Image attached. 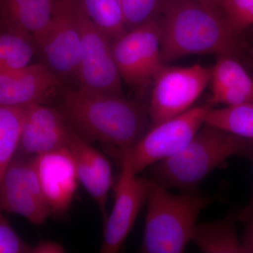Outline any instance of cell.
<instances>
[{
  "label": "cell",
  "instance_id": "1",
  "mask_svg": "<svg viewBox=\"0 0 253 253\" xmlns=\"http://www.w3.org/2000/svg\"><path fill=\"white\" fill-rule=\"evenodd\" d=\"M59 111L75 130L88 141H99L124 151L142 137L151 126L148 110L123 96L68 87Z\"/></svg>",
  "mask_w": 253,
  "mask_h": 253
},
{
  "label": "cell",
  "instance_id": "2",
  "mask_svg": "<svg viewBox=\"0 0 253 253\" xmlns=\"http://www.w3.org/2000/svg\"><path fill=\"white\" fill-rule=\"evenodd\" d=\"M161 26V59L165 65L194 54L233 55L242 42L231 31L221 10L197 0H165Z\"/></svg>",
  "mask_w": 253,
  "mask_h": 253
},
{
  "label": "cell",
  "instance_id": "3",
  "mask_svg": "<svg viewBox=\"0 0 253 253\" xmlns=\"http://www.w3.org/2000/svg\"><path fill=\"white\" fill-rule=\"evenodd\" d=\"M253 150L252 139L204 123L179 152L149 168V179L167 189L196 192L205 178L229 158H248Z\"/></svg>",
  "mask_w": 253,
  "mask_h": 253
},
{
  "label": "cell",
  "instance_id": "4",
  "mask_svg": "<svg viewBox=\"0 0 253 253\" xmlns=\"http://www.w3.org/2000/svg\"><path fill=\"white\" fill-rule=\"evenodd\" d=\"M214 201V196L196 192L172 194L150 179L141 252H184L192 241L200 214Z\"/></svg>",
  "mask_w": 253,
  "mask_h": 253
},
{
  "label": "cell",
  "instance_id": "5",
  "mask_svg": "<svg viewBox=\"0 0 253 253\" xmlns=\"http://www.w3.org/2000/svg\"><path fill=\"white\" fill-rule=\"evenodd\" d=\"M208 104L194 106L178 116L150 126L136 144L121 151L122 160L136 174L179 152L205 123Z\"/></svg>",
  "mask_w": 253,
  "mask_h": 253
},
{
  "label": "cell",
  "instance_id": "6",
  "mask_svg": "<svg viewBox=\"0 0 253 253\" xmlns=\"http://www.w3.org/2000/svg\"><path fill=\"white\" fill-rule=\"evenodd\" d=\"M76 14L81 38L78 87L91 92L123 96L122 78L115 61L112 40L91 21L77 0Z\"/></svg>",
  "mask_w": 253,
  "mask_h": 253
},
{
  "label": "cell",
  "instance_id": "7",
  "mask_svg": "<svg viewBox=\"0 0 253 253\" xmlns=\"http://www.w3.org/2000/svg\"><path fill=\"white\" fill-rule=\"evenodd\" d=\"M211 79V68L201 65L188 67L164 65L152 81L148 109L151 126L192 108Z\"/></svg>",
  "mask_w": 253,
  "mask_h": 253
},
{
  "label": "cell",
  "instance_id": "8",
  "mask_svg": "<svg viewBox=\"0 0 253 253\" xmlns=\"http://www.w3.org/2000/svg\"><path fill=\"white\" fill-rule=\"evenodd\" d=\"M76 0H56L50 22L36 42L60 81L79 82L81 38Z\"/></svg>",
  "mask_w": 253,
  "mask_h": 253
},
{
  "label": "cell",
  "instance_id": "9",
  "mask_svg": "<svg viewBox=\"0 0 253 253\" xmlns=\"http://www.w3.org/2000/svg\"><path fill=\"white\" fill-rule=\"evenodd\" d=\"M161 41L158 18L113 40V55L122 80L135 86L152 83L156 73L165 65L161 59Z\"/></svg>",
  "mask_w": 253,
  "mask_h": 253
},
{
  "label": "cell",
  "instance_id": "10",
  "mask_svg": "<svg viewBox=\"0 0 253 253\" xmlns=\"http://www.w3.org/2000/svg\"><path fill=\"white\" fill-rule=\"evenodd\" d=\"M0 209L35 224H42L51 214L33 160L15 156L10 163L0 185Z\"/></svg>",
  "mask_w": 253,
  "mask_h": 253
},
{
  "label": "cell",
  "instance_id": "11",
  "mask_svg": "<svg viewBox=\"0 0 253 253\" xmlns=\"http://www.w3.org/2000/svg\"><path fill=\"white\" fill-rule=\"evenodd\" d=\"M150 179L141 177L122 160V171L116 184L112 211L105 220L101 253H118L129 235L146 203Z\"/></svg>",
  "mask_w": 253,
  "mask_h": 253
},
{
  "label": "cell",
  "instance_id": "12",
  "mask_svg": "<svg viewBox=\"0 0 253 253\" xmlns=\"http://www.w3.org/2000/svg\"><path fill=\"white\" fill-rule=\"evenodd\" d=\"M32 160L51 214H64L71 207L79 183L71 151L64 146Z\"/></svg>",
  "mask_w": 253,
  "mask_h": 253
},
{
  "label": "cell",
  "instance_id": "13",
  "mask_svg": "<svg viewBox=\"0 0 253 253\" xmlns=\"http://www.w3.org/2000/svg\"><path fill=\"white\" fill-rule=\"evenodd\" d=\"M72 126L59 111L41 104L28 106L18 151L38 156L67 146Z\"/></svg>",
  "mask_w": 253,
  "mask_h": 253
},
{
  "label": "cell",
  "instance_id": "14",
  "mask_svg": "<svg viewBox=\"0 0 253 253\" xmlns=\"http://www.w3.org/2000/svg\"><path fill=\"white\" fill-rule=\"evenodd\" d=\"M61 85L46 64L37 63L0 73V105L22 107L41 103Z\"/></svg>",
  "mask_w": 253,
  "mask_h": 253
},
{
  "label": "cell",
  "instance_id": "15",
  "mask_svg": "<svg viewBox=\"0 0 253 253\" xmlns=\"http://www.w3.org/2000/svg\"><path fill=\"white\" fill-rule=\"evenodd\" d=\"M67 147L74 160L79 182L98 204L106 220V203L113 181L111 163L73 126L68 136Z\"/></svg>",
  "mask_w": 253,
  "mask_h": 253
},
{
  "label": "cell",
  "instance_id": "16",
  "mask_svg": "<svg viewBox=\"0 0 253 253\" xmlns=\"http://www.w3.org/2000/svg\"><path fill=\"white\" fill-rule=\"evenodd\" d=\"M208 104L225 106L253 102V77L233 55H220L211 68Z\"/></svg>",
  "mask_w": 253,
  "mask_h": 253
},
{
  "label": "cell",
  "instance_id": "17",
  "mask_svg": "<svg viewBox=\"0 0 253 253\" xmlns=\"http://www.w3.org/2000/svg\"><path fill=\"white\" fill-rule=\"evenodd\" d=\"M239 214L232 211L218 220L197 224L191 241L201 253H243L236 230Z\"/></svg>",
  "mask_w": 253,
  "mask_h": 253
},
{
  "label": "cell",
  "instance_id": "18",
  "mask_svg": "<svg viewBox=\"0 0 253 253\" xmlns=\"http://www.w3.org/2000/svg\"><path fill=\"white\" fill-rule=\"evenodd\" d=\"M28 106L0 105V185L8 166L18 151Z\"/></svg>",
  "mask_w": 253,
  "mask_h": 253
},
{
  "label": "cell",
  "instance_id": "19",
  "mask_svg": "<svg viewBox=\"0 0 253 253\" xmlns=\"http://www.w3.org/2000/svg\"><path fill=\"white\" fill-rule=\"evenodd\" d=\"M55 2L56 0H28L5 21L9 28L24 32L36 42L50 22Z\"/></svg>",
  "mask_w": 253,
  "mask_h": 253
},
{
  "label": "cell",
  "instance_id": "20",
  "mask_svg": "<svg viewBox=\"0 0 253 253\" xmlns=\"http://www.w3.org/2000/svg\"><path fill=\"white\" fill-rule=\"evenodd\" d=\"M32 40L29 35L14 28L0 33V73L30 65L35 54Z\"/></svg>",
  "mask_w": 253,
  "mask_h": 253
},
{
  "label": "cell",
  "instance_id": "21",
  "mask_svg": "<svg viewBox=\"0 0 253 253\" xmlns=\"http://www.w3.org/2000/svg\"><path fill=\"white\" fill-rule=\"evenodd\" d=\"M205 123L253 140V102L219 109L211 108L206 113Z\"/></svg>",
  "mask_w": 253,
  "mask_h": 253
},
{
  "label": "cell",
  "instance_id": "22",
  "mask_svg": "<svg viewBox=\"0 0 253 253\" xmlns=\"http://www.w3.org/2000/svg\"><path fill=\"white\" fill-rule=\"evenodd\" d=\"M81 2L88 17L112 41L126 32L121 0H82Z\"/></svg>",
  "mask_w": 253,
  "mask_h": 253
},
{
  "label": "cell",
  "instance_id": "23",
  "mask_svg": "<svg viewBox=\"0 0 253 253\" xmlns=\"http://www.w3.org/2000/svg\"><path fill=\"white\" fill-rule=\"evenodd\" d=\"M126 31L157 19L165 0H121Z\"/></svg>",
  "mask_w": 253,
  "mask_h": 253
},
{
  "label": "cell",
  "instance_id": "24",
  "mask_svg": "<svg viewBox=\"0 0 253 253\" xmlns=\"http://www.w3.org/2000/svg\"><path fill=\"white\" fill-rule=\"evenodd\" d=\"M231 31L241 36L253 25V0H219Z\"/></svg>",
  "mask_w": 253,
  "mask_h": 253
},
{
  "label": "cell",
  "instance_id": "25",
  "mask_svg": "<svg viewBox=\"0 0 253 253\" xmlns=\"http://www.w3.org/2000/svg\"><path fill=\"white\" fill-rule=\"evenodd\" d=\"M32 249L16 234L0 209V253H32Z\"/></svg>",
  "mask_w": 253,
  "mask_h": 253
},
{
  "label": "cell",
  "instance_id": "26",
  "mask_svg": "<svg viewBox=\"0 0 253 253\" xmlns=\"http://www.w3.org/2000/svg\"><path fill=\"white\" fill-rule=\"evenodd\" d=\"M245 221H247V226L241 240L243 253H253V210Z\"/></svg>",
  "mask_w": 253,
  "mask_h": 253
},
{
  "label": "cell",
  "instance_id": "27",
  "mask_svg": "<svg viewBox=\"0 0 253 253\" xmlns=\"http://www.w3.org/2000/svg\"><path fill=\"white\" fill-rule=\"evenodd\" d=\"M27 1L28 0H0V13L4 21Z\"/></svg>",
  "mask_w": 253,
  "mask_h": 253
},
{
  "label": "cell",
  "instance_id": "28",
  "mask_svg": "<svg viewBox=\"0 0 253 253\" xmlns=\"http://www.w3.org/2000/svg\"><path fill=\"white\" fill-rule=\"evenodd\" d=\"M64 252L65 250L61 245L52 241H41L32 249V253H62Z\"/></svg>",
  "mask_w": 253,
  "mask_h": 253
},
{
  "label": "cell",
  "instance_id": "29",
  "mask_svg": "<svg viewBox=\"0 0 253 253\" xmlns=\"http://www.w3.org/2000/svg\"><path fill=\"white\" fill-rule=\"evenodd\" d=\"M248 158L251 160V163H252L253 168V150L251 151V154H249V156H248ZM253 210V189L252 195H251V199H250V201L249 204H248L247 206H246L244 208L242 211L239 212V219L240 221H245L246 219H247V217H249L250 213L252 212Z\"/></svg>",
  "mask_w": 253,
  "mask_h": 253
},
{
  "label": "cell",
  "instance_id": "30",
  "mask_svg": "<svg viewBox=\"0 0 253 253\" xmlns=\"http://www.w3.org/2000/svg\"><path fill=\"white\" fill-rule=\"evenodd\" d=\"M201 4L206 5L212 9H219V0H197Z\"/></svg>",
  "mask_w": 253,
  "mask_h": 253
},
{
  "label": "cell",
  "instance_id": "31",
  "mask_svg": "<svg viewBox=\"0 0 253 253\" xmlns=\"http://www.w3.org/2000/svg\"><path fill=\"white\" fill-rule=\"evenodd\" d=\"M246 32H247L248 35H249V40L251 41V44H252V49H253V25L248 28Z\"/></svg>",
  "mask_w": 253,
  "mask_h": 253
},
{
  "label": "cell",
  "instance_id": "32",
  "mask_svg": "<svg viewBox=\"0 0 253 253\" xmlns=\"http://www.w3.org/2000/svg\"><path fill=\"white\" fill-rule=\"evenodd\" d=\"M250 52H251V59H252V63L253 66V49H252V48H251V51H250Z\"/></svg>",
  "mask_w": 253,
  "mask_h": 253
}]
</instances>
